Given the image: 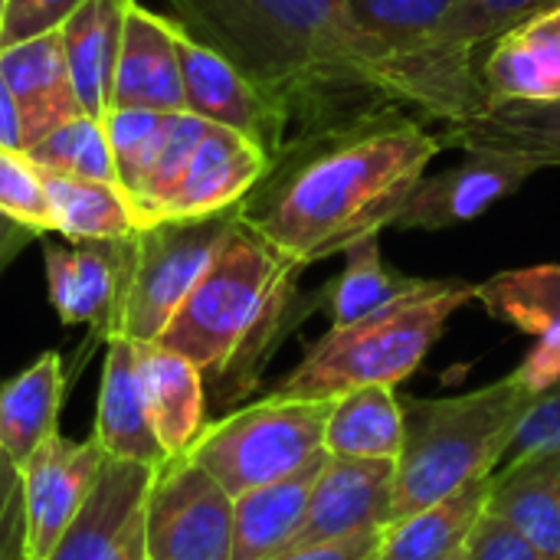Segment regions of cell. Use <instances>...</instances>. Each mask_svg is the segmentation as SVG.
<instances>
[{"mask_svg":"<svg viewBox=\"0 0 560 560\" xmlns=\"http://www.w3.org/2000/svg\"><path fill=\"white\" fill-rule=\"evenodd\" d=\"M138 374H141L144 407L158 443L171 459L184 456L207 427L203 371L190 364L184 354L151 341V345H138Z\"/></svg>","mask_w":560,"mask_h":560,"instance_id":"cell-24","label":"cell"},{"mask_svg":"<svg viewBox=\"0 0 560 560\" xmlns=\"http://www.w3.org/2000/svg\"><path fill=\"white\" fill-rule=\"evenodd\" d=\"M92 440L102 446L108 459H118V463L161 469L171 459L164 446L158 443L148 407H144V390H141V374H138V345L125 335L105 338V368H102Z\"/></svg>","mask_w":560,"mask_h":560,"instance_id":"cell-21","label":"cell"},{"mask_svg":"<svg viewBox=\"0 0 560 560\" xmlns=\"http://www.w3.org/2000/svg\"><path fill=\"white\" fill-rule=\"evenodd\" d=\"M466 161L440 174H423L404 200L390 230H450L489 213L495 203L518 194L538 167L495 151H463Z\"/></svg>","mask_w":560,"mask_h":560,"instance_id":"cell-13","label":"cell"},{"mask_svg":"<svg viewBox=\"0 0 560 560\" xmlns=\"http://www.w3.org/2000/svg\"><path fill=\"white\" fill-rule=\"evenodd\" d=\"M345 269L341 276L325 289V302L331 312V328H345L351 322H361L420 289L430 285V279L404 276L384 262L381 253V236H371L345 253Z\"/></svg>","mask_w":560,"mask_h":560,"instance_id":"cell-32","label":"cell"},{"mask_svg":"<svg viewBox=\"0 0 560 560\" xmlns=\"http://www.w3.org/2000/svg\"><path fill=\"white\" fill-rule=\"evenodd\" d=\"M459 560H555L538 551L532 541H525L515 528H509L502 518L482 512L472 535L466 538V548Z\"/></svg>","mask_w":560,"mask_h":560,"instance_id":"cell-38","label":"cell"},{"mask_svg":"<svg viewBox=\"0 0 560 560\" xmlns=\"http://www.w3.org/2000/svg\"><path fill=\"white\" fill-rule=\"evenodd\" d=\"M131 0H82L62 23L66 66L85 115L105 118L112 112L115 69Z\"/></svg>","mask_w":560,"mask_h":560,"instance_id":"cell-23","label":"cell"},{"mask_svg":"<svg viewBox=\"0 0 560 560\" xmlns=\"http://www.w3.org/2000/svg\"><path fill=\"white\" fill-rule=\"evenodd\" d=\"M0 560H26L23 476L7 456H0Z\"/></svg>","mask_w":560,"mask_h":560,"instance_id":"cell-39","label":"cell"},{"mask_svg":"<svg viewBox=\"0 0 560 560\" xmlns=\"http://www.w3.org/2000/svg\"><path fill=\"white\" fill-rule=\"evenodd\" d=\"M7 7H10V0H0V26H3V16H7Z\"/></svg>","mask_w":560,"mask_h":560,"instance_id":"cell-44","label":"cell"},{"mask_svg":"<svg viewBox=\"0 0 560 560\" xmlns=\"http://www.w3.org/2000/svg\"><path fill=\"white\" fill-rule=\"evenodd\" d=\"M171 16L230 59L299 128L387 102L341 0H167Z\"/></svg>","mask_w":560,"mask_h":560,"instance_id":"cell-2","label":"cell"},{"mask_svg":"<svg viewBox=\"0 0 560 560\" xmlns=\"http://www.w3.org/2000/svg\"><path fill=\"white\" fill-rule=\"evenodd\" d=\"M177 59H180L187 112L200 115L210 125H223L246 135L269 158L285 144V138L292 135V118L259 85H253L230 59H223L217 49L190 36L180 23H177Z\"/></svg>","mask_w":560,"mask_h":560,"instance_id":"cell-11","label":"cell"},{"mask_svg":"<svg viewBox=\"0 0 560 560\" xmlns=\"http://www.w3.org/2000/svg\"><path fill=\"white\" fill-rule=\"evenodd\" d=\"M158 469L105 459L102 476L49 560H148L144 502Z\"/></svg>","mask_w":560,"mask_h":560,"instance_id":"cell-14","label":"cell"},{"mask_svg":"<svg viewBox=\"0 0 560 560\" xmlns=\"http://www.w3.org/2000/svg\"><path fill=\"white\" fill-rule=\"evenodd\" d=\"M269 167V154L246 135L210 125L200 135L190 164L180 177L177 194L167 203L164 220L174 217H210L240 207V200L259 184Z\"/></svg>","mask_w":560,"mask_h":560,"instance_id":"cell-20","label":"cell"},{"mask_svg":"<svg viewBox=\"0 0 560 560\" xmlns=\"http://www.w3.org/2000/svg\"><path fill=\"white\" fill-rule=\"evenodd\" d=\"M325 459L328 453L279 482L233 499V560H272L289 548L305 522L308 499L325 469Z\"/></svg>","mask_w":560,"mask_h":560,"instance_id":"cell-26","label":"cell"},{"mask_svg":"<svg viewBox=\"0 0 560 560\" xmlns=\"http://www.w3.org/2000/svg\"><path fill=\"white\" fill-rule=\"evenodd\" d=\"M541 453H560V381L545 387L541 394H535L502 466L528 459V456H541Z\"/></svg>","mask_w":560,"mask_h":560,"instance_id":"cell-37","label":"cell"},{"mask_svg":"<svg viewBox=\"0 0 560 560\" xmlns=\"http://www.w3.org/2000/svg\"><path fill=\"white\" fill-rule=\"evenodd\" d=\"M476 302V285L456 279H430L427 289L345 328H328L302 358V364L272 390L285 400H335L348 390L407 381L450 318Z\"/></svg>","mask_w":560,"mask_h":560,"instance_id":"cell-4","label":"cell"},{"mask_svg":"<svg viewBox=\"0 0 560 560\" xmlns=\"http://www.w3.org/2000/svg\"><path fill=\"white\" fill-rule=\"evenodd\" d=\"M404 446V404L394 387L371 384L335 397L325 453L341 459H397Z\"/></svg>","mask_w":560,"mask_h":560,"instance_id":"cell-31","label":"cell"},{"mask_svg":"<svg viewBox=\"0 0 560 560\" xmlns=\"http://www.w3.org/2000/svg\"><path fill=\"white\" fill-rule=\"evenodd\" d=\"M535 394L522 371H512L459 397L407 400L390 522L489 479L502 466Z\"/></svg>","mask_w":560,"mask_h":560,"instance_id":"cell-3","label":"cell"},{"mask_svg":"<svg viewBox=\"0 0 560 560\" xmlns=\"http://www.w3.org/2000/svg\"><path fill=\"white\" fill-rule=\"evenodd\" d=\"M381 538H384V528H374V532H361V535H351V538H341V541L292 548V551L276 555L272 560H371L377 545H381Z\"/></svg>","mask_w":560,"mask_h":560,"instance_id":"cell-41","label":"cell"},{"mask_svg":"<svg viewBox=\"0 0 560 560\" xmlns=\"http://www.w3.org/2000/svg\"><path fill=\"white\" fill-rule=\"evenodd\" d=\"M26 158L43 171H59V174L89 177V180L118 184L105 121L95 115H85V112L79 118L66 121L62 128H56L52 135H46L43 141L30 144Z\"/></svg>","mask_w":560,"mask_h":560,"instance_id":"cell-34","label":"cell"},{"mask_svg":"<svg viewBox=\"0 0 560 560\" xmlns=\"http://www.w3.org/2000/svg\"><path fill=\"white\" fill-rule=\"evenodd\" d=\"M440 151V131L377 102L289 135L236 213L305 269L390 230Z\"/></svg>","mask_w":560,"mask_h":560,"instance_id":"cell-1","label":"cell"},{"mask_svg":"<svg viewBox=\"0 0 560 560\" xmlns=\"http://www.w3.org/2000/svg\"><path fill=\"white\" fill-rule=\"evenodd\" d=\"M43 187L52 210V236L82 243V240H128L141 230V220L118 184L89 180L75 174L43 171Z\"/></svg>","mask_w":560,"mask_h":560,"instance_id":"cell-30","label":"cell"},{"mask_svg":"<svg viewBox=\"0 0 560 560\" xmlns=\"http://www.w3.org/2000/svg\"><path fill=\"white\" fill-rule=\"evenodd\" d=\"M36 240H43L39 230L26 226L23 220H16V217H10V213H0V276H3V272L10 269V262H13L30 243H36Z\"/></svg>","mask_w":560,"mask_h":560,"instance_id":"cell-42","label":"cell"},{"mask_svg":"<svg viewBox=\"0 0 560 560\" xmlns=\"http://www.w3.org/2000/svg\"><path fill=\"white\" fill-rule=\"evenodd\" d=\"M299 262L282 256L240 220L210 269L174 312L158 345L184 354L203 371V377H217L259 322L282 299L299 292Z\"/></svg>","mask_w":560,"mask_h":560,"instance_id":"cell-5","label":"cell"},{"mask_svg":"<svg viewBox=\"0 0 560 560\" xmlns=\"http://www.w3.org/2000/svg\"><path fill=\"white\" fill-rule=\"evenodd\" d=\"M394 476L397 459L328 456L312 489L305 522L285 551L387 528L394 518Z\"/></svg>","mask_w":560,"mask_h":560,"instance_id":"cell-15","label":"cell"},{"mask_svg":"<svg viewBox=\"0 0 560 560\" xmlns=\"http://www.w3.org/2000/svg\"><path fill=\"white\" fill-rule=\"evenodd\" d=\"M66 371L56 351L39 354L26 371L0 387V446L20 469L52 433H59V407Z\"/></svg>","mask_w":560,"mask_h":560,"instance_id":"cell-28","label":"cell"},{"mask_svg":"<svg viewBox=\"0 0 560 560\" xmlns=\"http://www.w3.org/2000/svg\"><path fill=\"white\" fill-rule=\"evenodd\" d=\"M486 512L560 560V453L528 456L489 476Z\"/></svg>","mask_w":560,"mask_h":560,"instance_id":"cell-25","label":"cell"},{"mask_svg":"<svg viewBox=\"0 0 560 560\" xmlns=\"http://www.w3.org/2000/svg\"><path fill=\"white\" fill-rule=\"evenodd\" d=\"M105 453L95 440L72 443L52 433L23 466V512H26V560H49L75 515L85 509Z\"/></svg>","mask_w":560,"mask_h":560,"instance_id":"cell-12","label":"cell"},{"mask_svg":"<svg viewBox=\"0 0 560 560\" xmlns=\"http://www.w3.org/2000/svg\"><path fill=\"white\" fill-rule=\"evenodd\" d=\"M0 456H3V446H0Z\"/></svg>","mask_w":560,"mask_h":560,"instance_id":"cell-45","label":"cell"},{"mask_svg":"<svg viewBox=\"0 0 560 560\" xmlns=\"http://www.w3.org/2000/svg\"><path fill=\"white\" fill-rule=\"evenodd\" d=\"M440 135H443V144L456 151L512 154V158L535 164L538 171L560 167V102L492 105L469 121L446 125Z\"/></svg>","mask_w":560,"mask_h":560,"instance_id":"cell-27","label":"cell"},{"mask_svg":"<svg viewBox=\"0 0 560 560\" xmlns=\"http://www.w3.org/2000/svg\"><path fill=\"white\" fill-rule=\"evenodd\" d=\"M131 236L128 240H49L43 236L46 289L62 325H92L108 338L128 279Z\"/></svg>","mask_w":560,"mask_h":560,"instance_id":"cell-16","label":"cell"},{"mask_svg":"<svg viewBox=\"0 0 560 560\" xmlns=\"http://www.w3.org/2000/svg\"><path fill=\"white\" fill-rule=\"evenodd\" d=\"M358 49L387 102L443 121L433 46L456 0H341Z\"/></svg>","mask_w":560,"mask_h":560,"instance_id":"cell-8","label":"cell"},{"mask_svg":"<svg viewBox=\"0 0 560 560\" xmlns=\"http://www.w3.org/2000/svg\"><path fill=\"white\" fill-rule=\"evenodd\" d=\"M486 502L489 479H479L423 512L390 522L371 560H456L482 518Z\"/></svg>","mask_w":560,"mask_h":560,"instance_id":"cell-29","label":"cell"},{"mask_svg":"<svg viewBox=\"0 0 560 560\" xmlns=\"http://www.w3.org/2000/svg\"><path fill=\"white\" fill-rule=\"evenodd\" d=\"M560 7V0H456L433 46V72L443 98V128L489 108L482 52L505 30Z\"/></svg>","mask_w":560,"mask_h":560,"instance_id":"cell-10","label":"cell"},{"mask_svg":"<svg viewBox=\"0 0 560 560\" xmlns=\"http://www.w3.org/2000/svg\"><path fill=\"white\" fill-rule=\"evenodd\" d=\"M335 400L266 397L220 423L203 427L187 456L233 499L279 482L325 453V427Z\"/></svg>","mask_w":560,"mask_h":560,"instance_id":"cell-6","label":"cell"},{"mask_svg":"<svg viewBox=\"0 0 560 560\" xmlns=\"http://www.w3.org/2000/svg\"><path fill=\"white\" fill-rule=\"evenodd\" d=\"M112 108L187 112L177 59V23L174 16H161L138 0H131L125 16Z\"/></svg>","mask_w":560,"mask_h":560,"instance_id":"cell-18","label":"cell"},{"mask_svg":"<svg viewBox=\"0 0 560 560\" xmlns=\"http://www.w3.org/2000/svg\"><path fill=\"white\" fill-rule=\"evenodd\" d=\"M164 115L167 112H148V108H112L102 121H105V135L112 144V158H115V174H118V187L128 194H135V187L141 184L161 131H164Z\"/></svg>","mask_w":560,"mask_h":560,"instance_id":"cell-35","label":"cell"},{"mask_svg":"<svg viewBox=\"0 0 560 560\" xmlns=\"http://www.w3.org/2000/svg\"><path fill=\"white\" fill-rule=\"evenodd\" d=\"M207 131V121L194 112H167L164 115V131L158 141V151L141 177V184L131 194V207L141 220V226L164 220L171 197L180 187V177L190 164V154Z\"/></svg>","mask_w":560,"mask_h":560,"instance_id":"cell-33","label":"cell"},{"mask_svg":"<svg viewBox=\"0 0 560 560\" xmlns=\"http://www.w3.org/2000/svg\"><path fill=\"white\" fill-rule=\"evenodd\" d=\"M456 560H459V558H456Z\"/></svg>","mask_w":560,"mask_h":560,"instance_id":"cell-46","label":"cell"},{"mask_svg":"<svg viewBox=\"0 0 560 560\" xmlns=\"http://www.w3.org/2000/svg\"><path fill=\"white\" fill-rule=\"evenodd\" d=\"M82 0H10L3 26H0V49L30 39L36 33L56 30Z\"/></svg>","mask_w":560,"mask_h":560,"instance_id":"cell-40","label":"cell"},{"mask_svg":"<svg viewBox=\"0 0 560 560\" xmlns=\"http://www.w3.org/2000/svg\"><path fill=\"white\" fill-rule=\"evenodd\" d=\"M236 223L240 213L233 207L210 217H174L141 226L131 236L128 279L112 322V335H125L138 345L158 341Z\"/></svg>","mask_w":560,"mask_h":560,"instance_id":"cell-7","label":"cell"},{"mask_svg":"<svg viewBox=\"0 0 560 560\" xmlns=\"http://www.w3.org/2000/svg\"><path fill=\"white\" fill-rule=\"evenodd\" d=\"M144 551L148 560H233V495L187 453L151 479Z\"/></svg>","mask_w":560,"mask_h":560,"instance_id":"cell-9","label":"cell"},{"mask_svg":"<svg viewBox=\"0 0 560 560\" xmlns=\"http://www.w3.org/2000/svg\"><path fill=\"white\" fill-rule=\"evenodd\" d=\"M0 148L7 151H26V131H23V118L16 108V98L10 92V85L0 75Z\"/></svg>","mask_w":560,"mask_h":560,"instance_id":"cell-43","label":"cell"},{"mask_svg":"<svg viewBox=\"0 0 560 560\" xmlns=\"http://www.w3.org/2000/svg\"><path fill=\"white\" fill-rule=\"evenodd\" d=\"M0 213H10L43 236H52V210L43 174L26 158V151L0 148Z\"/></svg>","mask_w":560,"mask_h":560,"instance_id":"cell-36","label":"cell"},{"mask_svg":"<svg viewBox=\"0 0 560 560\" xmlns=\"http://www.w3.org/2000/svg\"><path fill=\"white\" fill-rule=\"evenodd\" d=\"M0 75L16 98L26 148L82 115L59 26L0 49Z\"/></svg>","mask_w":560,"mask_h":560,"instance_id":"cell-22","label":"cell"},{"mask_svg":"<svg viewBox=\"0 0 560 560\" xmlns=\"http://www.w3.org/2000/svg\"><path fill=\"white\" fill-rule=\"evenodd\" d=\"M476 302L482 308L532 335L538 345L518 368L522 377L541 394L560 381V262H541L525 269H509L482 285H476Z\"/></svg>","mask_w":560,"mask_h":560,"instance_id":"cell-17","label":"cell"},{"mask_svg":"<svg viewBox=\"0 0 560 560\" xmlns=\"http://www.w3.org/2000/svg\"><path fill=\"white\" fill-rule=\"evenodd\" d=\"M482 82L492 105L560 102V7L492 39L482 52Z\"/></svg>","mask_w":560,"mask_h":560,"instance_id":"cell-19","label":"cell"}]
</instances>
